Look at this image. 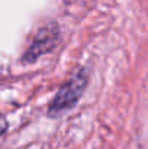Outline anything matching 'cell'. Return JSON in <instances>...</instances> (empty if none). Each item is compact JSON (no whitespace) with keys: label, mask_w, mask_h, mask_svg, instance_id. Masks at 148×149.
<instances>
[{"label":"cell","mask_w":148,"mask_h":149,"mask_svg":"<svg viewBox=\"0 0 148 149\" xmlns=\"http://www.w3.org/2000/svg\"><path fill=\"white\" fill-rule=\"evenodd\" d=\"M86 83H87V71L79 70V72L73 75L71 80H68L67 84H64L61 90L57 93L55 99L49 104V114L58 116V114H62L65 110L71 109L77 103L80 94L83 93Z\"/></svg>","instance_id":"6da1fadb"},{"label":"cell","mask_w":148,"mask_h":149,"mask_svg":"<svg viewBox=\"0 0 148 149\" xmlns=\"http://www.w3.org/2000/svg\"><path fill=\"white\" fill-rule=\"evenodd\" d=\"M6 129H7V122L4 120V117H3V116H0V135H1Z\"/></svg>","instance_id":"3957f363"},{"label":"cell","mask_w":148,"mask_h":149,"mask_svg":"<svg viewBox=\"0 0 148 149\" xmlns=\"http://www.w3.org/2000/svg\"><path fill=\"white\" fill-rule=\"evenodd\" d=\"M54 41H55V32H51L48 29H42V32L39 33V36L36 38V41L34 42L31 49L26 52V61H34L36 56H39L42 54V49H39L41 45H45L49 49L54 45Z\"/></svg>","instance_id":"7a4b0ae2"}]
</instances>
